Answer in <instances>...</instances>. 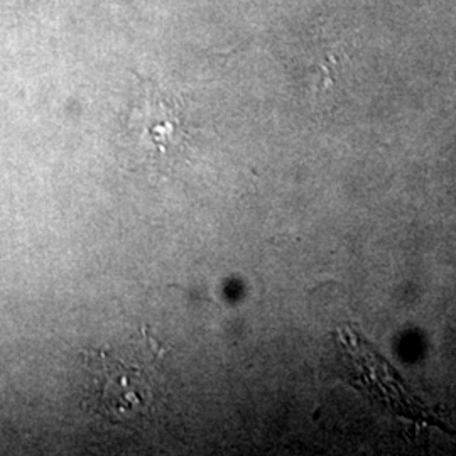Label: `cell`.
<instances>
[{
	"instance_id": "1",
	"label": "cell",
	"mask_w": 456,
	"mask_h": 456,
	"mask_svg": "<svg viewBox=\"0 0 456 456\" xmlns=\"http://www.w3.org/2000/svg\"><path fill=\"white\" fill-rule=\"evenodd\" d=\"M163 348L147 337L135 345L83 352L86 406L107 423H131L147 414L159 386Z\"/></svg>"
},
{
	"instance_id": "2",
	"label": "cell",
	"mask_w": 456,
	"mask_h": 456,
	"mask_svg": "<svg viewBox=\"0 0 456 456\" xmlns=\"http://www.w3.org/2000/svg\"><path fill=\"white\" fill-rule=\"evenodd\" d=\"M132 146L151 159L175 158L186 147L188 132L180 109L156 83L142 80V97L132 110L127 124Z\"/></svg>"
}]
</instances>
